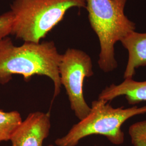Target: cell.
Returning <instances> with one entry per match:
<instances>
[{
    "label": "cell",
    "instance_id": "cell-1",
    "mask_svg": "<svg viewBox=\"0 0 146 146\" xmlns=\"http://www.w3.org/2000/svg\"><path fill=\"white\" fill-rule=\"evenodd\" d=\"M62 54L54 42H24L15 46L6 37L0 41V84H8L14 75H21L26 81L34 75L45 76L54 84V99L60 93L58 66Z\"/></svg>",
    "mask_w": 146,
    "mask_h": 146
},
{
    "label": "cell",
    "instance_id": "cell-2",
    "mask_svg": "<svg viewBox=\"0 0 146 146\" xmlns=\"http://www.w3.org/2000/svg\"><path fill=\"white\" fill-rule=\"evenodd\" d=\"M127 1L86 0L89 23L99 41L98 65L104 73H110L117 67L116 43L135 31V23L125 14Z\"/></svg>",
    "mask_w": 146,
    "mask_h": 146
},
{
    "label": "cell",
    "instance_id": "cell-3",
    "mask_svg": "<svg viewBox=\"0 0 146 146\" xmlns=\"http://www.w3.org/2000/svg\"><path fill=\"white\" fill-rule=\"evenodd\" d=\"M11 35L24 42L40 43L73 8H86V0H14Z\"/></svg>",
    "mask_w": 146,
    "mask_h": 146
},
{
    "label": "cell",
    "instance_id": "cell-4",
    "mask_svg": "<svg viewBox=\"0 0 146 146\" xmlns=\"http://www.w3.org/2000/svg\"><path fill=\"white\" fill-rule=\"evenodd\" d=\"M146 114V106L131 108H113L106 101L98 99L92 103L91 111L84 119L74 125L64 136L55 141L57 146H76L88 136H105L115 145H122L125 134L122 125L134 116Z\"/></svg>",
    "mask_w": 146,
    "mask_h": 146
},
{
    "label": "cell",
    "instance_id": "cell-5",
    "mask_svg": "<svg viewBox=\"0 0 146 146\" xmlns=\"http://www.w3.org/2000/svg\"><path fill=\"white\" fill-rule=\"evenodd\" d=\"M58 71L71 110L80 121L83 120L91 111L84 98L83 86L85 78L94 75L92 58L83 50L69 48L61 55Z\"/></svg>",
    "mask_w": 146,
    "mask_h": 146
},
{
    "label": "cell",
    "instance_id": "cell-6",
    "mask_svg": "<svg viewBox=\"0 0 146 146\" xmlns=\"http://www.w3.org/2000/svg\"><path fill=\"white\" fill-rule=\"evenodd\" d=\"M51 128L49 112L30 113L11 136V146H43Z\"/></svg>",
    "mask_w": 146,
    "mask_h": 146
},
{
    "label": "cell",
    "instance_id": "cell-7",
    "mask_svg": "<svg viewBox=\"0 0 146 146\" xmlns=\"http://www.w3.org/2000/svg\"><path fill=\"white\" fill-rule=\"evenodd\" d=\"M120 42L128 52L124 78H133L136 69L146 66V33L133 31Z\"/></svg>",
    "mask_w": 146,
    "mask_h": 146
},
{
    "label": "cell",
    "instance_id": "cell-8",
    "mask_svg": "<svg viewBox=\"0 0 146 146\" xmlns=\"http://www.w3.org/2000/svg\"><path fill=\"white\" fill-rule=\"evenodd\" d=\"M121 96H125L131 105L146 101V81L139 82L133 78H125L119 84H111L106 87L99 94L98 99L108 102Z\"/></svg>",
    "mask_w": 146,
    "mask_h": 146
},
{
    "label": "cell",
    "instance_id": "cell-9",
    "mask_svg": "<svg viewBox=\"0 0 146 146\" xmlns=\"http://www.w3.org/2000/svg\"><path fill=\"white\" fill-rule=\"evenodd\" d=\"M22 119L20 113L16 110L5 111L0 110V143L9 141Z\"/></svg>",
    "mask_w": 146,
    "mask_h": 146
},
{
    "label": "cell",
    "instance_id": "cell-10",
    "mask_svg": "<svg viewBox=\"0 0 146 146\" xmlns=\"http://www.w3.org/2000/svg\"><path fill=\"white\" fill-rule=\"evenodd\" d=\"M133 146H146V120L137 122L128 130Z\"/></svg>",
    "mask_w": 146,
    "mask_h": 146
},
{
    "label": "cell",
    "instance_id": "cell-11",
    "mask_svg": "<svg viewBox=\"0 0 146 146\" xmlns=\"http://www.w3.org/2000/svg\"><path fill=\"white\" fill-rule=\"evenodd\" d=\"M14 19V14L11 11L0 15V41L11 35Z\"/></svg>",
    "mask_w": 146,
    "mask_h": 146
},
{
    "label": "cell",
    "instance_id": "cell-12",
    "mask_svg": "<svg viewBox=\"0 0 146 146\" xmlns=\"http://www.w3.org/2000/svg\"><path fill=\"white\" fill-rule=\"evenodd\" d=\"M48 146H54V145H48Z\"/></svg>",
    "mask_w": 146,
    "mask_h": 146
}]
</instances>
